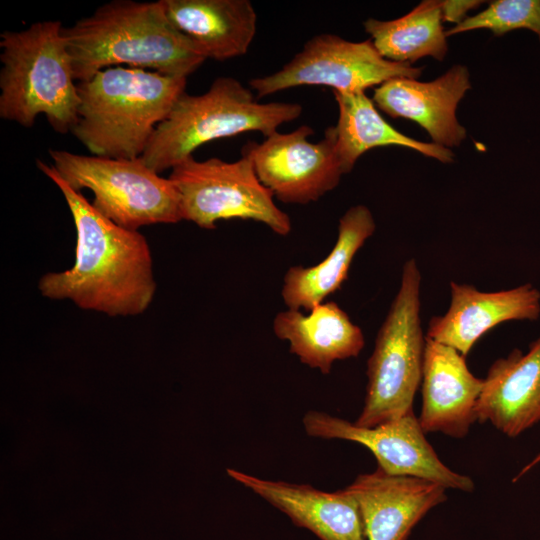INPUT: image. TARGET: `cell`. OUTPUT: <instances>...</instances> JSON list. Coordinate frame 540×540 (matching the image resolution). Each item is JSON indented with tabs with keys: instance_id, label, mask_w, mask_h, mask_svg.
<instances>
[{
	"instance_id": "cell-20",
	"label": "cell",
	"mask_w": 540,
	"mask_h": 540,
	"mask_svg": "<svg viewBox=\"0 0 540 540\" xmlns=\"http://www.w3.org/2000/svg\"><path fill=\"white\" fill-rule=\"evenodd\" d=\"M375 230L367 206L350 207L339 219L337 240L325 259L310 267H290L285 273L281 296L287 308L309 311L338 291L356 253Z\"/></svg>"
},
{
	"instance_id": "cell-15",
	"label": "cell",
	"mask_w": 540,
	"mask_h": 540,
	"mask_svg": "<svg viewBox=\"0 0 540 540\" xmlns=\"http://www.w3.org/2000/svg\"><path fill=\"white\" fill-rule=\"evenodd\" d=\"M471 88L467 67L454 65L430 82L394 78L374 90L373 102L392 118L416 122L433 143L445 148L459 146L466 129L456 116L458 103Z\"/></svg>"
},
{
	"instance_id": "cell-22",
	"label": "cell",
	"mask_w": 540,
	"mask_h": 540,
	"mask_svg": "<svg viewBox=\"0 0 540 540\" xmlns=\"http://www.w3.org/2000/svg\"><path fill=\"white\" fill-rule=\"evenodd\" d=\"M439 0H424L404 16L393 20L367 19L365 31L385 59L410 63L426 56L442 61L447 52Z\"/></svg>"
},
{
	"instance_id": "cell-18",
	"label": "cell",
	"mask_w": 540,
	"mask_h": 540,
	"mask_svg": "<svg viewBox=\"0 0 540 540\" xmlns=\"http://www.w3.org/2000/svg\"><path fill=\"white\" fill-rule=\"evenodd\" d=\"M167 18L207 60L247 53L257 29L249 0H162Z\"/></svg>"
},
{
	"instance_id": "cell-10",
	"label": "cell",
	"mask_w": 540,
	"mask_h": 540,
	"mask_svg": "<svg viewBox=\"0 0 540 540\" xmlns=\"http://www.w3.org/2000/svg\"><path fill=\"white\" fill-rule=\"evenodd\" d=\"M313 134L310 126L302 125L287 133L277 131L261 143L250 141L241 150L260 182L283 203L315 202L340 183L335 127H328L316 143L308 140Z\"/></svg>"
},
{
	"instance_id": "cell-25",
	"label": "cell",
	"mask_w": 540,
	"mask_h": 540,
	"mask_svg": "<svg viewBox=\"0 0 540 540\" xmlns=\"http://www.w3.org/2000/svg\"><path fill=\"white\" fill-rule=\"evenodd\" d=\"M540 464V453L537 454L529 463H527L514 477L512 480L513 482L519 480L522 476H524L526 473H528L531 469H533L536 465Z\"/></svg>"
},
{
	"instance_id": "cell-7",
	"label": "cell",
	"mask_w": 540,
	"mask_h": 540,
	"mask_svg": "<svg viewBox=\"0 0 540 540\" xmlns=\"http://www.w3.org/2000/svg\"><path fill=\"white\" fill-rule=\"evenodd\" d=\"M52 166L74 190H90L93 207L130 230L182 221L178 192L169 180L135 159L81 155L50 149Z\"/></svg>"
},
{
	"instance_id": "cell-12",
	"label": "cell",
	"mask_w": 540,
	"mask_h": 540,
	"mask_svg": "<svg viewBox=\"0 0 540 540\" xmlns=\"http://www.w3.org/2000/svg\"><path fill=\"white\" fill-rule=\"evenodd\" d=\"M450 292L448 310L430 319L425 336L463 356L493 327L506 321H534L540 316V291L530 283L482 292L473 285L451 281Z\"/></svg>"
},
{
	"instance_id": "cell-4",
	"label": "cell",
	"mask_w": 540,
	"mask_h": 540,
	"mask_svg": "<svg viewBox=\"0 0 540 540\" xmlns=\"http://www.w3.org/2000/svg\"><path fill=\"white\" fill-rule=\"evenodd\" d=\"M63 25L33 23L0 36V117L26 128L43 114L57 133L71 132L80 98Z\"/></svg>"
},
{
	"instance_id": "cell-6",
	"label": "cell",
	"mask_w": 540,
	"mask_h": 540,
	"mask_svg": "<svg viewBox=\"0 0 540 540\" xmlns=\"http://www.w3.org/2000/svg\"><path fill=\"white\" fill-rule=\"evenodd\" d=\"M420 285L416 260H406L399 289L367 361L364 405L354 422L359 427H375L413 411L426 342L420 319Z\"/></svg>"
},
{
	"instance_id": "cell-24",
	"label": "cell",
	"mask_w": 540,
	"mask_h": 540,
	"mask_svg": "<svg viewBox=\"0 0 540 540\" xmlns=\"http://www.w3.org/2000/svg\"><path fill=\"white\" fill-rule=\"evenodd\" d=\"M485 1L479 0H440L443 22L455 23V26L463 22L470 10L479 7Z\"/></svg>"
},
{
	"instance_id": "cell-13",
	"label": "cell",
	"mask_w": 540,
	"mask_h": 540,
	"mask_svg": "<svg viewBox=\"0 0 540 540\" xmlns=\"http://www.w3.org/2000/svg\"><path fill=\"white\" fill-rule=\"evenodd\" d=\"M345 489L355 498L365 540H406L426 513L446 499L442 485L377 468L358 475Z\"/></svg>"
},
{
	"instance_id": "cell-23",
	"label": "cell",
	"mask_w": 540,
	"mask_h": 540,
	"mask_svg": "<svg viewBox=\"0 0 540 540\" xmlns=\"http://www.w3.org/2000/svg\"><path fill=\"white\" fill-rule=\"evenodd\" d=\"M477 29H488L497 37L527 29L534 32L540 42V0L492 1L483 11L446 30V36Z\"/></svg>"
},
{
	"instance_id": "cell-17",
	"label": "cell",
	"mask_w": 540,
	"mask_h": 540,
	"mask_svg": "<svg viewBox=\"0 0 540 540\" xmlns=\"http://www.w3.org/2000/svg\"><path fill=\"white\" fill-rule=\"evenodd\" d=\"M477 421L516 437L540 422V336L527 353L514 349L495 360L476 406Z\"/></svg>"
},
{
	"instance_id": "cell-16",
	"label": "cell",
	"mask_w": 540,
	"mask_h": 540,
	"mask_svg": "<svg viewBox=\"0 0 540 540\" xmlns=\"http://www.w3.org/2000/svg\"><path fill=\"white\" fill-rule=\"evenodd\" d=\"M227 474L321 540H365L359 506L345 488L326 492L309 484L266 480L231 468Z\"/></svg>"
},
{
	"instance_id": "cell-19",
	"label": "cell",
	"mask_w": 540,
	"mask_h": 540,
	"mask_svg": "<svg viewBox=\"0 0 540 540\" xmlns=\"http://www.w3.org/2000/svg\"><path fill=\"white\" fill-rule=\"evenodd\" d=\"M276 337L289 342V351L322 374L334 362L357 357L365 344L363 332L335 302H322L304 314L286 309L273 320Z\"/></svg>"
},
{
	"instance_id": "cell-14",
	"label": "cell",
	"mask_w": 540,
	"mask_h": 540,
	"mask_svg": "<svg viewBox=\"0 0 540 540\" xmlns=\"http://www.w3.org/2000/svg\"><path fill=\"white\" fill-rule=\"evenodd\" d=\"M483 384L484 379L469 370L465 356L426 338L418 416L424 433L464 438L477 421L476 406Z\"/></svg>"
},
{
	"instance_id": "cell-2",
	"label": "cell",
	"mask_w": 540,
	"mask_h": 540,
	"mask_svg": "<svg viewBox=\"0 0 540 540\" xmlns=\"http://www.w3.org/2000/svg\"><path fill=\"white\" fill-rule=\"evenodd\" d=\"M74 78L114 66L187 78L206 60L166 16L162 0H113L63 28Z\"/></svg>"
},
{
	"instance_id": "cell-5",
	"label": "cell",
	"mask_w": 540,
	"mask_h": 540,
	"mask_svg": "<svg viewBox=\"0 0 540 540\" xmlns=\"http://www.w3.org/2000/svg\"><path fill=\"white\" fill-rule=\"evenodd\" d=\"M298 103L256 100L253 92L230 76L217 77L201 95L184 92L156 127L143 155L160 174L173 169L210 141L257 131L268 137L302 113Z\"/></svg>"
},
{
	"instance_id": "cell-9",
	"label": "cell",
	"mask_w": 540,
	"mask_h": 540,
	"mask_svg": "<svg viewBox=\"0 0 540 540\" xmlns=\"http://www.w3.org/2000/svg\"><path fill=\"white\" fill-rule=\"evenodd\" d=\"M420 67L385 59L371 39L352 42L334 34H319L280 70L256 77L250 87L265 97L297 86H328L342 93L365 92L394 78L417 79Z\"/></svg>"
},
{
	"instance_id": "cell-8",
	"label": "cell",
	"mask_w": 540,
	"mask_h": 540,
	"mask_svg": "<svg viewBox=\"0 0 540 540\" xmlns=\"http://www.w3.org/2000/svg\"><path fill=\"white\" fill-rule=\"evenodd\" d=\"M171 170L168 178L178 192L182 220L211 230L220 220L239 218L263 223L281 236L290 233V217L276 205L247 156L226 162L198 161L192 155Z\"/></svg>"
},
{
	"instance_id": "cell-11",
	"label": "cell",
	"mask_w": 540,
	"mask_h": 540,
	"mask_svg": "<svg viewBox=\"0 0 540 540\" xmlns=\"http://www.w3.org/2000/svg\"><path fill=\"white\" fill-rule=\"evenodd\" d=\"M302 423L309 436L363 445L376 458L377 468L390 475L426 479L446 489L474 490L469 476L453 471L439 459L414 411L371 428L320 411L307 412Z\"/></svg>"
},
{
	"instance_id": "cell-3",
	"label": "cell",
	"mask_w": 540,
	"mask_h": 540,
	"mask_svg": "<svg viewBox=\"0 0 540 540\" xmlns=\"http://www.w3.org/2000/svg\"><path fill=\"white\" fill-rule=\"evenodd\" d=\"M187 78L124 66L77 82L78 120L71 133L95 156L135 159L185 92Z\"/></svg>"
},
{
	"instance_id": "cell-21",
	"label": "cell",
	"mask_w": 540,
	"mask_h": 540,
	"mask_svg": "<svg viewBox=\"0 0 540 540\" xmlns=\"http://www.w3.org/2000/svg\"><path fill=\"white\" fill-rule=\"evenodd\" d=\"M338 105L336 154L343 175L352 171L365 152L382 146L397 145L415 150L442 163H451L454 154L449 148L433 142H421L391 126L378 112L365 92L333 91Z\"/></svg>"
},
{
	"instance_id": "cell-1",
	"label": "cell",
	"mask_w": 540,
	"mask_h": 540,
	"mask_svg": "<svg viewBox=\"0 0 540 540\" xmlns=\"http://www.w3.org/2000/svg\"><path fill=\"white\" fill-rule=\"evenodd\" d=\"M36 164L62 193L77 236L73 266L44 274L38 282L41 295L110 317L144 313L157 289L145 236L103 216L52 165L40 160Z\"/></svg>"
}]
</instances>
